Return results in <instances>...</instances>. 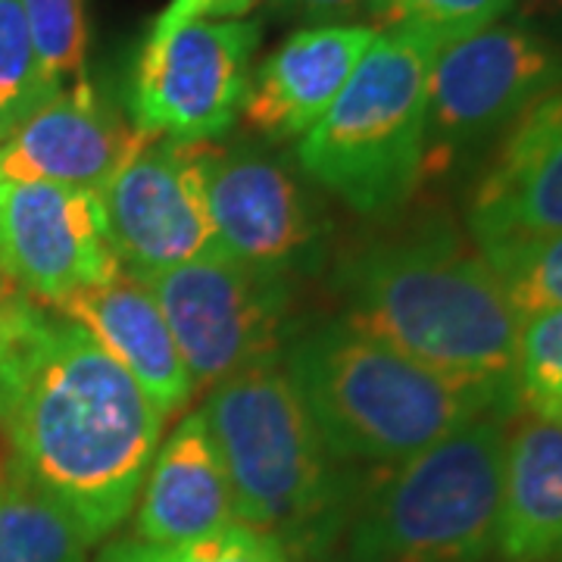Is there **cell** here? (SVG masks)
<instances>
[{
	"mask_svg": "<svg viewBox=\"0 0 562 562\" xmlns=\"http://www.w3.org/2000/svg\"><path fill=\"white\" fill-rule=\"evenodd\" d=\"M335 288L353 328L447 379L516 394L522 316L453 222L428 216L362 244Z\"/></svg>",
	"mask_w": 562,
	"mask_h": 562,
	"instance_id": "obj_2",
	"label": "cell"
},
{
	"mask_svg": "<svg viewBox=\"0 0 562 562\" xmlns=\"http://www.w3.org/2000/svg\"><path fill=\"white\" fill-rule=\"evenodd\" d=\"M257 0H172L157 20L160 22H188V20H210V16H244Z\"/></svg>",
	"mask_w": 562,
	"mask_h": 562,
	"instance_id": "obj_27",
	"label": "cell"
},
{
	"mask_svg": "<svg viewBox=\"0 0 562 562\" xmlns=\"http://www.w3.org/2000/svg\"><path fill=\"white\" fill-rule=\"evenodd\" d=\"M513 0H379L372 20L382 29H413L435 41H457L501 22Z\"/></svg>",
	"mask_w": 562,
	"mask_h": 562,
	"instance_id": "obj_25",
	"label": "cell"
},
{
	"mask_svg": "<svg viewBox=\"0 0 562 562\" xmlns=\"http://www.w3.org/2000/svg\"><path fill=\"white\" fill-rule=\"evenodd\" d=\"M203 154L206 140L144 135L98 191L106 238L128 276L150 281L184 262L220 254Z\"/></svg>",
	"mask_w": 562,
	"mask_h": 562,
	"instance_id": "obj_11",
	"label": "cell"
},
{
	"mask_svg": "<svg viewBox=\"0 0 562 562\" xmlns=\"http://www.w3.org/2000/svg\"><path fill=\"white\" fill-rule=\"evenodd\" d=\"M147 132L122 120L81 79L57 91L0 140V181L101 191Z\"/></svg>",
	"mask_w": 562,
	"mask_h": 562,
	"instance_id": "obj_14",
	"label": "cell"
},
{
	"mask_svg": "<svg viewBox=\"0 0 562 562\" xmlns=\"http://www.w3.org/2000/svg\"><path fill=\"white\" fill-rule=\"evenodd\" d=\"M528 13H562V0H513Z\"/></svg>",
	"mask_w": 562,
	"mask_h": 562,
	"instance_id": "obj_28",
	"label": "cell"
},
{
	"mask_svg": "<svg viewBox=\"0 0 562 562\" xmlns=\"http://www.w3.org/2000/svg\"><path fill=\"white\" fill-rule=\"evenodd\" d=\"M201 413L238 522L276 538L294 562L335 560L360 482L322 443L281 360L213 384Z\"/></svg>",
	"mask_w": 562,
	"mask_h": 562,
	"instance_id": "obj_4",
	"label": "cell"
},
{
	"mask_svg": "<svg viewBox=\"0 0 562 562\" xmlns=\"http://www.w3.org/2000/svg\"><path fill=\"white\" fill-rule=\"evenodd\" d=\"M372 25H310L294 32L250 81L244 116L266 138H297L341 94L375 41Z\"/></svg>",
	"mask_w": 562,
	"mask_h": 562,
	"instance_id": "obj_16",
	"label": "cell"
},
{
	"mask_svg": "<svg viewBox=\"0 0 562 562\" xmlns=\"http://www.w3.org/2000/svg\"><path fill=\"white\" fill-rule=\"evenodd\" d=\"M494 557L562 560V422L525 413L506 435Z\"/></svg>",
	"mask_w": 562,
	"mask_h": 562,
	"instance_id": "obj_18",
	"label": "cell"
},
{
	"mask_svg": "<svg viewBox=\"0 0 562 562\" xmlns=\"http://www.w3.org/2000/svg\"><path fill=\"white\" fill-rule=\"evenodd\" d=\"M47 94L85 79L88 16L85 0H20Z\"/></svg>",
	"mask_w": 562,
	"mask_h": 562,
	"instance_id": "obj_20",
	"label": "cell"
},
{
	"mask_svg": "<svg viewBox=\"0 0 562 562\" xmlns=\"http://www.w3.org/2000/svg\"><path fill=\"white\" fill-rule=\"evenodd\" d=\"M91 543L63 503L20 479L0 484V562H85Z\"/></svg>",
	"mask_w": 562,
	"mask_h": 562,
	"instance_id": "obj_19",
	"label": "cell"
},
{
	"mask_svg": "<svg viewBox=\"0 0 562 562\" xmlns=\"http://www.w3.org/2000/svg\"><path fill=\"white\" fill-rule=\"evenodd\" d=\"M516 397L525 413L560 419L562 310L525 316L516 350Z\"/></svg>",
	"mask_w": 562,
	"mask_h": 562,
	"instance_id": "obj_23",
	"label": "cell"
},
{
	"mask_svg": "<svg viewBox=\"0 0 562 562\" xmlns=\"http://www.w3.org/2000/svg\"><path fill=\"white\" fill-rule=\"evenodd\" d=\"M50 101L20 0H0V140Z\"/></svg>",
	"mask_w": 562,
	"mask_h": 562,
	"instance_id": "obj_24",
	"label": "cell"
},
{
	"mask_svg": "<svg viewBox=\"0 0 562 562\" xmlns=\"http://www.w3.org/2000/svg\"><path fill=\"white\" fill-rule=\"evenodd\" d=\"M238 525L235 494L203 413H188L157 447L140 484L135 538L160 547L201 541Z\"/></svg>",
	"mask_w": 562,
	"mask_h": 562,
	"instance_id": "obj_17",
	"label": "cell"
},
{
	"mask_svg": "<svg viewBox=\"0 0 562 562\" xmlns=\"http://www.w3.org/2000/svg\"><path fill=\"white\" fill-rule=\"evenodd\" d=\"M560 422H562V413H560Z\"/></svg>",
	"mask_w": 562,
	"mask_h": 562,
	"instance_id": "obj_29",
	"label": "cell"
},
{
	"mask_svg": "<svg viewBox=\"0 0 562 562\" xmlns=\"http://www.w3.org/2000/svg\"><path fill=\"white\" fill-rule=\"evenodd\" d=\"M562 88V47L522 22H491L438 47L428 76L422 176L503 138L525 113Z\"/></svg>",
	"mask_w": 562,
	"mask_h": 562,
	"instance_id": "obj_7",
	"label": "cell"
},
{
	"mask_svg": "<svg viewBox=\"0 0 562 562\" xmlns=\"http://www.w3.org/2000/svg\"><path fill=\"white\" fill-rule=\"evenodd\" d=\"M513 416H482L357 487L338 562H487Z\"/></svg>",
	"mask_w": 562,
	"mask_h": 562,
	"instance_id": "obj_5",
	"label": "cell"
},
{
	"mask_svg": "<svg viewBox=\"0 0 562 562\" xmlns=\"http://www.w3.org/2000/svg\"><path fill=\"white\" fill-rule=\"evenodd\" d=\"M465 225L479 250L562 232V88L503 135L472 188Z\"/></svg>",
	"mask_w": 562,
	"mask_h": 562,
	"instance_id": "obj_13",
	"label": "cell"
},
{
	"mask_svg": "<svg viewBox=\"0 0 562 562\" xmlns=\"http://www.w3.org/2000/svg\"><path fill=\"white\" fill-rule=\"evenodd\" d=\"M379 0H272V7L288 13L291 20L322 22V25H338L344 20H357V16H369L375 10Z\"/></svg>",
	"mask_w": 562,
	"mask_h": 562,
	"instance_id": "obj_26",
	"label": "cell"
},
{
	"mask_svg": "<svg viewBox=\"0 0 562 562\" xmlns=\"http://www.w3.org/2000/svg\"><path fill=\"white\" fill-rule=\"evenodd\" d=\"M98 562H294L276 538L250 525H228L201 541L160 547L140 538H120L106 543Z\"/></svg>",
	"mask_w": 562,
	"mask_h": 562,
	"instance_id": "obj_22",
	"label": "cell"
},
{
	"mask_svg": "<svg viewBox=\"0 0 562 562\" xmlns=\"http://www.w3.org/2000/svg\"><path fill=\"white\" fill-rule=\"evenodd\" d=\"M482 257L501 279L519 316L562 310V232L528 241L484 247Z\"/></svg>",
	"mask_w": 562,
	"mask_h": 562,
	"instance_id": "obj_21",
	"label": "cell"
},
{
	"mask_svg": "<svg viewBox=\"0 0 562 562\" xmlns=\"http://www.w3.org/2000/svg\"><path fill=\"white\" fill-rule=\"evenodd\" d=\"M557 562H562V560H557Z\"/></svg>",
	"mask_w": 562,
	"mask_h": 562,
	"instance_id": "obj_30",
	"label": "cell"
},
{
	"mask_svg": "<svg viewBox=\"0 0 562 562\" xmlns=\"http://www.w3.org/2000/svg\"><path fill=\"white\" fill-rule=\"evenodd\" d=\"M162 422L85 325L0 276V431L13 479L101 541L138 503Z\"/></svg>",
	"mask_w": 562,
	"mask_h": 562,
	"instance_id": "obj_1",
	"label": "cell"
},
{
	"mask_svg": "<svg viewBox=\"0 0 562 562\" xmlns=\"http://www.w3.org/2000/svg\"><path fill=\"white\" fill-rule=\"evenodd\" d=\"M257 44L260 25L247 20L154 22L132 81L135 128L172 140L222 138L247 101Z\"/></svg>",
	"mask_w": 562,
	"mask_h": 562,
	"instance_id": "obj_9",
	"label": "cell"
},
{
	"mask_svg": "<svg viewBox=\"0 0 562 562\" xmlns=\"http://www.w3.org/2000/svg\"><path fill=\"white\" fill-rule=\"evenodd\" d=\"M50 306L98 338L103 350L138 382L147 401L160 409L162 419L181 413V406L191 401V372L181 360L160 303L144 281L120 269L113 279L79 288Z\"/></svg>",
	"mask_w": 562,
	"mask_h": 562,
	"instance_id": "obj_15",
	"label": "cell"
},
{
	"mask_svg": "<svg viewBox=\"0 0 562 562\" xmlns=\"http://www.w3.org/2000/svg\"><path fill=\"white\" fill-rule=\"evenodd\" d=\"M281 369L344 465H391L469 422L522 409L516 394L447 379L344 319L294 328Z\"/></svg>",
	"mask_w": 562,
	"mask_h": 562,
	"instance_id": "obj_3",
	"label": "cell"
},
{
	"mask_svg": "<svg viewBox=\"0 0 562 562\" xmlns=\"http://www.w3.org/2000/svg\"><path fill=\"white\" fill-rule=\"evenodd\" d=\"M101 194L50 181H0V276L44 303L113 279Z\"/></svg>",
	"mask_w": 562,
	"mask_h": 562,
	"instance_id": "obj_12",
	"label": "cell"
},
{
	"mask_svg": "<svg viewBox=\"0 0 562 562\" xmlns=\"http://www.w3.org/2000/svg\"><path fill=\"white\" fill-rule=\"evenodd\" d=\"M160 303L194 387L281 360L291 338V281L228 257H203L144 281Z\"/></svg>",
	"mask_w": 562,
	"mask_h": 562,
	"instance_id": "obj_8",
	"label": "cell"
},
{
	"mask_svg": "<svg viewBox=\"0 0 562 562\" xmlns=\"http://www.w3.org/2000/svg\"><path fill=\"white\" fill-rule=\"evenodd\" d=\"M438 47L413 29H382L341 94L301 135L294 160L303 176L366 216L401 210L422 181Z\"/></svg>",
	"mask_w": 562,
	"mask_h": 562,
	"instance_id": "obj_6",
	"label": "cell"
},
{
	"mask_svg": "<svg viewBox=\"0 0 562 562\" xmlns=\"http://www.w3.org/2000/svg\"><path fill=\"white\" fill-rule=\"evenodd\" d=\"M203 176L222 257L284 281L316 269L328 216L301 169L254 144L206 140Z\"/></svg>",
	"mask_w": 562,
	"mask_h": 562,
	"instance_id": "obj_10",
	"label": "cell"
}]
</instances>
